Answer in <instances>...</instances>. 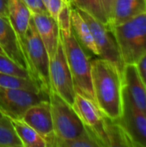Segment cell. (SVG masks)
Returning a JSON list of instances; mask_svg holds the SVG:
<instances>
[{"label":"cell","instance_id":"4316f807","mask_svg":"<svg viewBox=\"0 0 146 147\" xmlns=\"http://www.w3.org/2000/svg\"><path fill=\"white\" fill-rule=\"evenodd\" d=\"M32 13H48L41 0H22Z\"/></svg>","mask_w":146,"mask_h":147},{"label":"cell","instance_id":"603a6c76","mask_svg":"<svg viewBox=\"0 0 146 147\" xmlns=\"http://www.w3.org/2000/svg\"><path fill=\"white\" fill-rule=\"evenodd\" d=\"M56 147H102L96 140V139L91 135L86 129L78 137L70 140L57 141Z\"/></svg>","mask_w":146,"mask_h":147},{"label":"cell","instance_id":"4dcf8cb0","mask_svg":"<svg viewBox=\"0 0 146 147\" xmlns=\"http://www.w3.org/2000/svg\"><path fill=\"white\" fill-rule=\"evenodd\" d=\"M0 53H1V54H3V55H5V53H4V52L3 51V49L1 48V47H0Z\"/></svg>","mask_w":146,"mask_h":147},{"label":"cell","instance_id":"9a60e30c","mask_svg":"<svg viewBox=\"0 0 146 147\" xmlns=\"http://www.w3.org/2000/svg\"><path fill=\"white\" fill-rule=\"evenodd\" d=\"M8 19L18 36L22 49V43L32 19V12L22 0H9Z\"/></svg>","mask_w":146,"mask_h":147},{"label":"cell","instance_id":"8992f818","mask_svg":"<svg viewBox=\"0 0 146 147\" xmlns=\"http://www.w3.org/2000/svg\"><path fill=\"white\" fill-rule=\"evenodd\" d=\"M49 74L51 90L71 106L74 103L76 90L66 60L61 36L54 57L50 60Z\"/></svg>","mask_w":146,"mask_h":147},{"label":"cell","instance_id":"4fadbf2b","mask_svg":"<svg viewBox=\"0 0 146 147\" xmlns=\"http://www.w3.org/2000/svg\"><path fill=\"white\" fill-rule=\"evenodd\" d=\"M32 20L51 60L57 52L60 39L58 22L48 13H32Z\"/></svg>","mask_w":146,"mask_h":147},{"label":"cell","instance_id":"ffe728a7","mask_svg":"<svg viewBox=\"0 0 146 147\" xmlns=\"http://www.w3.org/2000/svg\"><path fill=\"white\" fill-rule=\"evenodd\" d=\"M70 3L77 9L89 13L96 20L108 26V20L102 0H70Z\"/></svg>","mask_w":146,"mask_h":147},{"label":"cell","instance_id":"2e32d148","mask_svg":"<svg viewBox=\"0 0 146 147\" xmlns=\"http://www.w3.org/2000/svg\"><path fill=\"white\" fill-rule=\"evenodd\" d=\"M146 12L145 0H114L108 28Z\"/></svg>","mask_w":146,"mask_h":147},{"label":"cell","instance_id":"277c9868","mask_svg":"<svg viewBox=\"0 0 146 147\" xmlns=\"http://www.w3.org/2000/svg\"><path fill=\"white\" fill-rule=\"evenodd\" d=\"M22 51L28 72L37 83L41 91L48 95L51 90L49 74L50 59L32 19L22 43Z\"/></svg>","mask_w":146,"mask_h":147},{"label":"cell","instance_id":"44dd1931","mask_svg":"<svg viewBox=\"0 0 146 147\" xmlns=\"http://www.w3.org/2000/svg\"><path fill=\"white\" fill-rule=\"evenodd\" d=\"M0 86L4 88L21 89V90H32L35 92H42L37 83L32 78H21V77L9 75L2 72H0Z\"/></svg>","mask_w":146,"mask_h":147},{"label":"cell","instance_id":"1f68e13d","mask_svg":"<svg viewBox=\"0 0 146 147\" xmlns=\"http://www.w3.org/2000/svg\"><path fill=\"white\" fill-rule=\"evenodd\" d=\"M3 116H4V115H3L2 112H0V119H1V118H3Z\"/></svg>","mask_w":146,"mask_h":147},{"label":"cell","instance_id":"ba28073f","mask_svg":"<svg viewBox=\"0 0 146 147\" xmlns=\"http://www.w3.org/2000/svg\"><path fill=\"white\" fill-rule=\"evenodd\" d=\"M78 11L89 26L98 49V57L113 63L122 72L125 65L122 61L116 40L108 26L96 20L85 11L81 9H78Z\"/></svg>","mask_w":146,"mask_h":147},{"label":"cell","instance_id":"52a82bcc","mask_svg":"<svg viewBox=\"0 0 146 147\" xmlns=\"http://www.w3.org/2000/svg\"><path fill=\"white\" fill-rule=\"evenodd\" d=\"M46 99L48 95L42 92L0 86V112L9 118L22 119L28 108Z\"/></svg>","mask_w":146,"mask_h":147},{"label":"cell","instance_id":"f1b7e54d","mask_svg":"<svg viewBox=\"0 0 146 147\" xmlns=\"http://www.w3.org/2000/svg\"><path fill=\"white\" fill-rule=\"evenodd\" d=\"M102 4L108 20V25H109V22H110V18H111V15H112V9H113V5H114V0H102Z\"/></svg>","mask_w":146,"mask_h":147},{"label":"cell","instance_id":"ac0fdd59","mask_svg":"<svg viewBox=\"0 0 146 147\" xmlns=\"http://www.w3.org/2000/svg\"><path fill=\"white\" fill-rule=\"evenodd\" d=\"M10 120L22 147H47L46 140L22 119Z\"/></svg>","mask_w":146,"mask_h":147},{"label":"cell","instance_id":"5b68a950","mask_svg":"<svg viewBox=\"0 0 146 147\" xmlns=\"http://www.w3.org/2000/svg\"><path fill=\"white\" fill-rule=\"evenodd\" d=\"M57 141L70 140L81 135L85 127L73 107L52 90L48 93Z\"/></svg>","mask_w":146,"mask_h":147},{"label":"cell","instance_id":"d6986e66","mask_svg":"<svg viewBox=\"0 0 146 147\" xmlns=\"http://www.w3.org/2000/svg\"><path fill=\"white\" fill-rule=\"evenodd\" d=\"M105 129L108 136L109 147L133 146L132 140L124 130V128L116 121L104 115Z\"/></svg>","mask_w":146,"mask_h":147},{"label":"cell","instance_id":"e0dca14e","mask_svg":"<svg viewBox=\"0 0 146 147\" xmlns=\"http://www.w3.org/2000/svg\"><path fill=\"white\" fill-rule=\"evenodd\" d=\"M71 28L72 32L86 52L99 56L98 49L96 45L92 32L89 24L82 16L78 9L71 5Z\"/></svg>","mask_w":146,"mask_h":147},{"label":"cell","instance_id":"7c38bea8","mask_svg":"<svg viewBox=\"0 0 146 147\" xmlns=\"http://www.w3.org/2000/svg\"><path fill=\"white\" fill-rule=\"evenodd\" d=\"M123 95L146 115V86L135 64L125 65L122 71Z\"/></svg>","mask_w":146,"mask_h":147},{"label":"cell","instance_id":"30bf717a","mask_svg":"<svg viewBox=\"0 0 146 147\" xmlns=\"http://www.w3.org/2000/svg\"><path fill=\"white\" fill-rule=\"evenodd\" d=\"M22 119L46 140L47 147H56L57 138L54 132L49 99L32 105L27 109Z\"/></svg>","mask_w":146,"mask_h":147},{"label":"cell","instance_id":"f546056e","mask_svg":"<svg viewBox=\"0 0 146 147\" xmlns=\"http://www.w3.org/2000/svg\"><path fill=\"white\" fill-rule=\"evenodd\" d=\"M8 1L0 0V16L8 18Z\"/></svg>","mask_w":146,"mask_h":147},{"label":"cell","instance_id":"6da1fadb","mask_svg":"<svg viewBox=\"0 0 146 147\" xmlns=\"http://www.w3.org/2000/svg\"><path fill=\"white\" fill-rule=\"evenodd\" d=\"M91 78L95 102L108 118L117 121L123 111L122 72L102 58L91 60Z\"/></svg>","mask_w":146,"mask_h":147},{"label":"cell","instance_id":"9c48e42d","mask_svg":"<svg viewBox=\"0 0 146 147\" xmlns=\"http://www.w3.org/2000/svg\"><path fill=\"white\" fill-rule=\"evenodd\" d=\"M72 107L82 121L85 129L96 139L102 146L109 147L105 129L104 115L101 112L96 102L76 92Z\"/></svg>","mask_w":146,"mask_h":147},{"label":"cell","instance_id":"d6a6232c","mask_svg":"<svg viewBox=\"0 0 146 147\" xmlns=\"http://www.w3.org/2000/svg\"><path fill=\"white\" fill-rule=\"evenodd\" d=\"M64 2H65V3H70V0H63Z\"/></svg>","mask_w":146,"mask_h":147},{"label":"cell","instance_id":"7402d4cb","mask_svg":"<svg viewBox=\"0 0 146 147\" xmlns=\"http://www.w3.org/2000/svg\"><path fill=\"white\" fill-rule=\"evenodd\" d=\"M0 147H22L9 117L0 119Z\"/></svg>","mask_w":146,"mask_h":147},{"label":"cell","instance_id":"d4e9b609","mask_svg":"<svg viewBox=\"0 0 146 147\" xmlns=\"http://www.w3.org/2000/svg\"><path fill=\"white\" fill-rule=\"evenodd\" d=\"M59 31L62 34H70L71 28V3H64L57 18Z\"/></svg>","mask_w":146,"mask_h":147},{"label":"cell","instance_id":"836d02e7","mask_svg":"<svg viewBox=\"0 0 146 147\" xmlns=\"http://www.w3.org/2000/svg\"><path fill=\"white\" fill-rule=\"evenodd\" d=\"M145 2H146V0H145Z\"/></svg>","mask_w":146,"mask_h":147},{"label":"cell","instance_id":"3957f363","mask_svg":"<svg viewBox=\"0 0 146 147\" xmlns=\"http://www.w3.org/2000/svg\"><path fill=\"white\" fill-rule=\"evenodd\" d=\"M60 36L76 92L95 102L91 78V59L88 52L77 41L72 31L70 34L60 33Z\"/></svg>","mask_w":146,"mask_h":147},{"label":"cell","instance_id":"83f0119b","mask_svg":"<svg viewBox=\"0 0 146 147\" xmlns=\"http://www.w3.org/2000/svg\"><path fill=\"white\" fill-rule=\"evenodd\" d=\"M135 65L137 67L141 80L146 86V53L141 56V58L135 64Z\"/></svg>","mask_w":146,"mask_h":147},{"label":"cell","instance_id":"484cf974","mask_svg":"<svg viewBox=\"0 0 146 147\" xmlns=\"http://www.w3.org/2000/svg\"><path fill=\"white\" fill-rule=\"evenodd\" d=\"M48 14L57 21L58 15L64 4L63 0H41Z\"/></svg>","mask_w":146,"mask_h":147},{"label":"cell","instance_id":"5bb4252c","mask_svg":"<svg viewBox=\"0 0 146 147\" xmlns=\"http://www.w3.org/2000/svg\"><path fill=\"white\" fill-rule=\"evenodd\" d=\"M0 47L7 57L28 70L26 59L18 36L9 19L2 16H0Z\"/></svg>","mask_w":146,"mask_h":147},{"label":"cell","instance_id":"8fae6325","mask_svg":"<svg viewBox=\"0 0 146 147\" xmlns=\"http://www.w3.org/2000/svg\"><path fill=\"white\" fill-rule=\"evenodd\" d=\"M126 131L133 146L146 147V115L123 95V111L116 121Z\"/></svg>","mask_w":146,"mask_h":147},{"label":"cell","instance_id":"7a4b0ae2","mask_svg":"<svg viewBox=\"0 0 146 147\" xmlns=\"http://www.w3.org/2000/svg\"><path fill=\"white\" fill-rule=\"evenodd\" d=\"M110 30L124 65L136 64L146 53V12L111 27Z\"/></svg>","mask_w":146,"mask_h":147},{"label":"cell","instance_id":"cb8c5ba5","mask_svg":"<svg viewBox=\"0 0 146 147\" xmlns=\"http://www.w3.org/2000/svg\"><path fill=\"white\" fill-rule=\"evenodd\" d=\"M0 72L33 79V78L31 77L30 73L27 69L20 66L11 59L1 53H0Z\"/></svg>","mask_w":146,"mask_h":147}]
</instances>
